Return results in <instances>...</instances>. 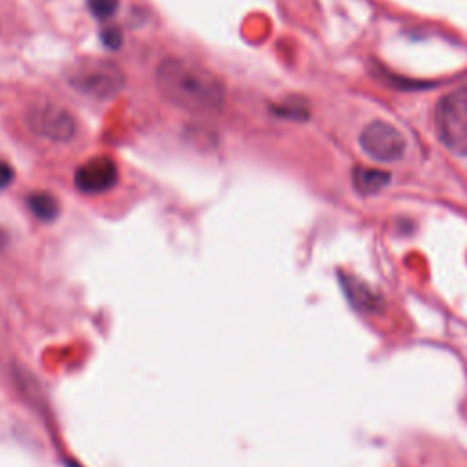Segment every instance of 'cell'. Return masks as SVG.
<instances>
[{
  "mask_svg": "<svg viewBox=\"0 0 467 467\" xmlns=\"http://www.w3.org/2000/svg\"><path fill=\"white\" fill-rule=\"evenodd\" d=\"M100 38H102L104 46L109 49H119L122 46V33L117 26H106L100 31Z\"/></svg>",
  "mask_w": 467,
  "mask_h": 467,
  "instance_id": "12",
  "label": "cell"
},
{
  "mask_svg": "<svg viewBox=\"0 0 467 467\" xmlns=\"http://www.w3.org/2000/svg\"><path fill=\"white\" fill-rule=\"evenodd\" d=\"M155 84L164 100L190 113H217L226 100L215 73L181 57H168L157 66Z\"/></svg>",
  "mask_w": 467,
  "mask_h": 467,
  "instance_id": "1",
  "label": "cell"
},
{
  "mask_svg": "<svg viewBox=\"0 0 467 467\" xmlns=\"http://www.w3.org/2000/svg\"><path fill=\"white\" fill-rule=\"evenodd\" d=\"M390 182V173L379 168L356 166L352 171V184L358 193L372 195L383 190Z\"/></svg>",
  "mask_w": 467,
  "mask_h": 467,
  "instance_id": "8",
  "label": "cell"
},
{
  "mask_svg": "<svg viewBox=\"0 0 467 467\" xmlns=\"http://www.w3.org/2000/svg\"><path fill=\"white\" fill-rule=\"evenodd\" d=\"M339 281H341L347 299L350 301V305L354 308L367 312V314H378L379 310H383V306H385L383 297L379 294H376L367 283H363L356 275L341 274V272H339Z\"/></svg>",
  "mask_w": 467,
  "mask_h": 467,
  "instance_id": "7",
  "label": "cell"
},
{
  "mask_svg": "<svg viewBox=\"0 0 467 467\" xmlns=\"http://www.w3.org/2000/svg\"><path fill=\"white\" fill-rule=\"evenodd\" d=\"M4 243H5V239H4V234H2V230H0V250L4 248Z\"/></svg>",
  "mask_w": 467,
  "mask_h": 467,
  "instance_id": "14",
  "label": "cell"
},
{
  "mask_svg": "<svg viewBox=\"0 0 467 467\" xmlns=\"http://www.w3.org/2000/svg\"><path fill=\"white\" fill-rule=\"evenodd\" d=\"M66 80L77 93L95 100H109L126 86L122 69L106 58L77 60L67 67Z\"/></svg>",
  "mask_w": 467,
  "mask_h": 467,
  "instance_id": "2",
  "label": "cell"
},
{
  "mask_svg": "<svg viewBox=\"0 0 467 467\" xmlns=\"http://www.w3.org/2000/svg\"><path fill=\"white\" fill-rule=\"evenodd\" d=\"M359 146L374 161L394 162L405 155L407 140L392 124L385 120H372L363 128Z\"/></svg>",
  "mask_w": 467,
  "mask_h": 467,
  "instance_id": "5",
  "label": "cell"
},
{
  "mask_svg": "<svg viewBox=\"0 0 467 467\" xmlns=\"http://www.w3.org/2000/svg\"><path fill=\"white\" fill-rule=\"evenodd\" d=\"M119 2L117 0H88V7L93 16L99 20H108L115 15Z\"/></svg>",
  "mask_w": 467,
  "mask_h": 467,
  "instance_id": "10",
  "label": "cell"
},
{
  "mask_svg": "<svg viewBox=\"0 0 467 467\" xmlns=\"http://www.w3.org/2000/svg\"><path fill=\"white\" fill-rule=\"evenodd\" d=\"M117 179V164L106 155L88 159L75 171V186L84 193H104L115 186Z\"/></svg>",
  "mask_w": 467,
  "mask_h": 467,
  "instance_id": "6",
  "label": "cell"
},
{
  "mask_svg": "<svg viewBox=\"0 0 467 467\" xmlns=\"http://www.w3.org/2000/svg\"><path fill=\"white\" fill-rule=\"evenodd\" d=\"M27 206H29L31 213L36 219L44 221V223L55 221L58 217V212H60L58 199L49 192H33V193H29Z\"/></svg>",
  "mask_w": 467,
  "mask_h": 467,
  "instance_id": "9",
  "label": "cell"
},
{
  "mask_svg": "<svg viewBox=\"0 0 467 467\" xmlns=\"http://www.w3.org/2000/svg\"><path fill=\"white\" fill-rule=\"evenodd\" d=\"M15 171L11 168V164H7L5 161H0V188H5L13 182Z\"/></svg>",
  "mask_w": 467,
  "mask_h": 467,
  "instance_id": "13",
  "label": "cell"
},
{
  "mask_svg": "<svg viewBox=\"0 0 467 467\" xmlns=\"http://www.w3.org/2000/svg\"><path fill=\"white\" fill-rule=\"evenodd\" d=\"M436 131L449 151L467 155V86L440 99L436 104Z\"/></svg>",
  "mask_w": 467,
  "mask_h": 467,
  "instance_id": "3",
  "label": "cell"
},
{
  "mask_svg": "<svg viewBox=\"0 0 467 467\" xmlns=\"http://www.w3.org/2000/svg\"><path fill=\"white\" fill-rule=\"evenodd\" d=\"M27 128L44 139L55 142H67L77 131V122L73 115L53 102H38L26 113Z\"/></svg>",
  "mask_w": 467,
  "mask_h": 467,
  "instance_id": "4",
  "label": "cell"
},
{
  "mask_svg": "<svg viewBox=\"0 0 467 467\" xmlns=\"http://www.w3.org/2000/svg\"><path fill=\"white\" fill-rule=\"evenodd\" d=\"M272 111L279 117L285 119H294V120H305L308 117L306 108L299 104H281V106H272Z\"/></svg>",
  "mask_w": 467,
  "mask_h": 467,
  "instance_id": "11",
  "label": "cell"
}]
</instances>
